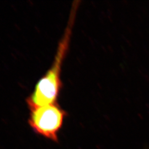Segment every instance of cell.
Here are the masks:
<instances>
[{
    "label": "cell",
    "mask_w": 149,
    "mask_h": 149,
    "mask_svg": "<svg viewBox=\"0 0 149 149\" xmlns=\"http://www.w3.org/2000/svg\"><path fill=\"white\" fill-rule=\"evenodd\" d=\"M70 27L69 26L67 28L64 37L59 43L52 65L45 74L38 81L32 93L27 98L26 102L29 109L58 103L62 86L61 66L68 48L71 35Z\"/></svg>",
    "instance_id": "obj_1"
},
{
    "label": "cell",
    "mask_w": 149,
    "mask_h": 149,
    "mask_svg": "<svg viewBox=\"0 0 149 149\" xmlns=\"http://www.w3.org/2000/svg\"><path fill=\"white\" fill-rule=\"evenodd\" d=\"M28 123L38 135L58 143L67 113L58 103L30 108Z\"/></svg>",
    "instance_id": "obj_2"
}]
</instances>
